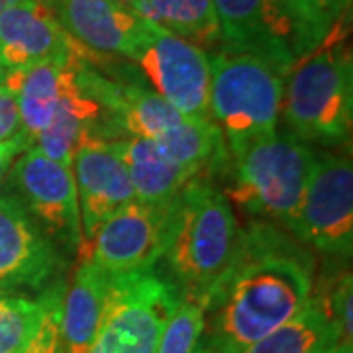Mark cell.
Segmentation results:
<instances>
[{"mask_svg": "<svg viewBox=\"0 0 353 353\" xmlns=\"http://www.w3.org/2000/svg\"><path fill=\"white\" fill-rule=\"evenodd\" d=\"M314 259L269 224L243 232L238 263L216 294L208 347L240 353L281 328L312 296Z\"/></svg>", "mask_w": 353, "mask_h": 353, "instance_id": "obj_1", "label": "cell"}, {"mask_svg": "<svg viewBox=\"0 0 353 353\" xmlns=\"http://www.w3.org/2000/svg\"><path fill=\"white\" fill-rule=\"evenodd\" d=\"M241 241L243 232L226 194L204 179L190 181L176 199L163 255L181 299L208 310L238 263Z\"/></svg>", "mask_w": 353, "mask_h": 353, "instance_id": "obj_2", "label": "cell"}, {"mask_svg": "<svg viewBox=\"0 0 353 353\" xmlns=\"http://www.w3.org/2000/svg\"><path fill=\"white\" fill-rule=\"evenodd\" d=\"M281 114L287 132L326 148L350 143L353 118V63L343 22L285 77Z\"/></svg>", "mask_w": 353, "mask_h": 353, "instance_id": "obj_3", "label": "cell"}, {"mask_svg": "<svg viewBox=\"0 0 353 353\" xmlns=\"http://www.w3.org/2000/svg\"><path fill=\"white\" fill-rule=\"evenodd\" d=\"M283 87L285 75L255 55L222 48L210 53V116L230 159L277 132Z\"/></svg>", "mask_w": 353, "mask_h": 353, "instance_id": "obj_4", "label": "cell"}, {"mask_svg": "<svg viewBox=\"0 0 353 353\" xmlns=\"http://www.w3.org/2000/svg\"><path fill=\"white\" fill-rule=\"evenodd\" d=\"M314 161L316 153L308 143L277 130L232 159L234 187L230 196L250 214L290 230Z\"/></svg>", "mask_w": 353, "mask_h": 353, "instance_id": "obj_5", "label": "cell"}, {"mask_svg": "<svg viewBox=\"0 0 353 353\" xmlns=\"http://www.w3.org/2000/svg\"><path fill=\"white\" fill-rule=\"evenodd\" d=\"M181 303L176 287L153 269L108 275L90 353H155L165 322Z\"/></svg>", "mask_w": 353, "mask_h": 353, "instance_id": "obj_6", "label": "cell"}, {"mask_svg": "<svg viewBox=\"0 0 353 353\" xmlns=\"http://www.w3.org/2000/svg\"><path fill=\"white\" fill-rule=\"evenodd\" d=\"M153 90L185 118L210 116V53L143 20L130 57Z\"/></svg>", "mask_w": 353, "mask_h": 353, "instance_id": "obj_7", "label": "cell"}, {"mask_svg": "<svg viewBox=\"0 0 353 353\" xmlns=\"http://www.w3.org/2000/svg\"><path fill=\"white\" fill-rule=\"evenodd\" d=\"M290 232L334 257L353 250V167L350 155H316Z\"/></svg>", "mask_w": 353, "mask_h": 353, "instance_id": "obj_8", "label": "cell"}, {"mask_svg": "<svg viewBox=\"0 0 353 353\" xmlns=\"http://www.w3.org/2000/svg\"><path fill=\"white\" fill-rule=\"evenodd\" d=\"M16 199L53 243L83 250V228L73 167L59 163L30 145L20 153L10 171Z\"/></svg>", "mask_w": 353, "mask_h": 353, "instance_id": "obj_9", "label": "cell"}, {"mask_svg": "<svg viewBox=\"0 0 353 353\" xmlns=\"http://www.w3.org/2000/svg\"><path fill=\"white\" fill-rule=\"evenodd\" d=\"M176 199L167 204L132 201L118 208L90 241V259L106 275L153 269L167 250Z\"/></svg>", "mask_w": 353, "mask_h": 353, "instance_id": "obj_10", "label": "cell"}, {"mask_svg": "<svg viewBox=\"0 0 353 353\" xmlns=\"http://www.w3.org/2000/svg\"><path fill=\"white\" fill-rule=\"evenodd\" d=\"M222 50L250 53L287 77L303 59L281 0H214Z\"/></svg>", "mask_w": 353, "mask_h": 353, "instance_id": "obj_11", "label": "cell"}, {"mask_svg": "<svg viewBox=\"0 0 353 353\" xmlns=\"http://www.w3.org/2000/svg\"><path fill=\"white\" fill-rule=\"evenodd\" d=\"M79 214L83 228L81 257L90 259V241L99 228L128 202L136 201L122 159V139H87L73 159Z\"/></svg>", "mask_w": 353, "mask_h": 353, "instance_id": "obj_12", "label": "cell"}, {"mask_svg": "<svg viewBox=\"0 0 353 353\" xmlns=\"http://www.w3.org/2000/svg\"><path fill=\"white\" fill-rule=\"evenodd\" d=\"M61 263L55 243L24 204L0 192V294L43 289Z\"/></svg>", "mask_w": 353, "mask_h": 353, "instance_id": "obj_13", "label": "cell"}, {"mask_svg": "<svg viewBox=\"0 0 353 353\" xmlns=\"http://www.w3.org/2000/svg\"><path fill=\"white\" fill-rule=\"evenodd\" d=\"M83 55L43 0H18L0 14V63L6 71L63 63Z\"/></svg>", "mask_w": 353, "mask_h": 353, "instance_id": "obj_14", "label": "cell"}, {"mask_svg": "<svg viewBox=\"0 0 353 353\" xmlns=\"http://www.w3.org/2000/svg\"><path fill=\"white\" fill-rule=\"evenodd\" d=\"M55 20L85 50L132 57L143 20L114 0H43Z\"/></svg>", "mask_w": 353, "mask_h": 353, "instance_id": "obj_15", "label": "cell"}, {"mask_svg": "<svg viewBox=\"0 0 353 353\" xmlns=\"http://www.w3.org/2000/svg\"><path fill=\"white\" fill-rule=\"evenodd\" d=\"M81 63L83 55H77L63 63H39L28 69L6 71L4 83L16 92L22 134L30 145L48 128L65 92L73 87Z\"/></svg>", "mask_w": 353, "mask_h": 353, "instance_id": "obj_16", "label": "cell"}, {"mask_svg": "<svg viewBox=\"0 0 353 353\" xmlns=\"http://www.w3.org/2000/svg\"><path fill=\"white\" fill-rule=\"evenodd\" d=\"M83 63L79 67L77 81L73 83V87L65 92L48 128L32 143L48 157L69 167H73L77 150L87 139H106L102 138L99 132L102 112L106 108L85 85L81 77Z\"/></svg>", "mask_w": 353, "mask_h": 353, "instance_id": "obj_17", "label": "cell"}, {"mask_svg": "<svg viewBox=\"0 0 353 353\" xmlns=\"http://www.w3.org/2000/svg\"><path fill=\"white\" fill-rule=\"evenodd\" d=\"M108 275L92 259H83L61 299V350L90 353L101 326Z\"/></svg>", "mask_w": 353, "mask_h": 353, "instance_id": "obj_18", "label": "cell"}, {"mask_svg": "<svg viewBox=\"0 0 353 353\" xmlns=\"http://www.w3.org/2000/svg\"><path fill=\"white\" fill-rule=\"evenodd\" d=\"M153 141L165 159L190 179L218 173L230 159L224 136L212 118H185Z\"/></svg>", "mask_w": 353, "mask_h": 353, "instance_id": "obj_19", "label": "cell"}, {"mask_svg": "<svg viewBox=\"0 0 353 353\" xmlns=\"http://www.w3.org/2000/svg\"><path fill=\"white\" fill-rule=\"evenodd\" d=\"M338 345H343L338 322L320 296H310L289 322L240 353H328Z\"/></svg>", "mask_w": 353, "mask_h": 353, "instance_id": "obj_20", "label": "cell"}, {"mask_svg": "<svg viewBox=\"0 0 353 353\" xmlns=\"http://www.w3.org/2000/svg\"><path fill=\"white\" fill-rule=\"evenodd\" d=\"M130 10L204 51L222 46L214 0H136Z\"/></svg>", "mask_w": 353, "mask_h": 353, "instance_id": "obj_21", "label": "cell"}, {"mask_svg": "<svg viewBox=\"0 0 353 353\" xmlns=\"http://www.w3.org/2000/svg\"><path fill=\"white\" fill-rule=\"evenodd\" d=\"M122 159L132 179L136 201L143 204H167L175 201L190 179L169 159H165L153 139H122Z\"/></svg>", "mask_w": 353, "mask_h": 353, "instance_id": "obj_22", "label": "cell"}, {"mask_svg": "<svg viewBox=\"0 0 353 353\" xmlns=\"http://www.w3.org/2000/svg\"><path fill=\"white\" fill-rule=\"evenodd\" d=\"M106 108L116 114L118 124L130 132L132 138L157 139L185 120V116L163 97L139 85L110 83Z\"/></svg>", "mask_w": 353, "mask_h": 353, "instance_id": "obj_23", "label": "cell"}, {"mask_svg": "<svg viewBox=\"0 0 353 353\" xmlns=\"http://www.w3.org/2000/svg\"><path fill=\"white\" fill-rule=\"evenodd\" d=\"M51 290L38 301L0 294V353H18L38 330L48 310Z\"/></svg>", "mask_w": 353, "mask_h": 353, "instance_id": "obj_24", "label": "cell"}, {"mask_svg": "<svg viewBox=\"0 0 353 353\" xmlns=\"http://www.w3.org/2000/svg\"><path fill=\"white\" fill-rule=\"evenodd\" d=\"M281 4L294 26L303 57L318 50L334 28L343 22L334 20L326 0H281Z\"/></svg>", "mask_w": 353, "mask_h": 353, "instance_id": "obj_25", "label": "cell"}, {"mask_svg": "<svg viewBox=\"0 0 353 353\" xmlns=\"http://www.w3.org/2000/svg\"><path fill=\"white\" fill-rule=\"evenodd\" d=\"M204 326H206L204 306L181 299V303L176 304L169 320L165 322L155 353H194L201 343Z\"/></svg>", "mask_w": 353, "mask_h": 353, "instance_id": "obj_26", "label": "cell"}, {"mask_svg": "<svg viewBox=\"0 0 353 353\" xmlns=\"http://www.w3.org/2000/svg\"><path fill=\"white\" fill-rule=\"evenodd\" d=\"M61 290H51L48 310L39 322L38 330L18 353H63L61 350Z\"/></svg>", "mask_w": 353, "mask_h": 353, "instance_id": "obj_27", "label": "cell"}, {"mask_svg": "<svg viewBox=\"0 0 353 353\" xmlns=\"http://www.w3.org/2000/svg\"><path fill=\"white\" fill-rule=\"evenodd\" d=\"M326 308L330 310V314L334 316V320L338 322L341 332V343L343 345H352L353 338V328H352V301H353V290H352V273L350 269L340 273V277L336 279V285L324 292V294H318Z\"/></svg>", "mask_w": 353, "mask_h": 353, "instance_id": "obj_28", "label": "cell"}, {"mask_svg": "<svg viewBox=\"0 0 353 353\" xmlns=\"http://www.w3.org/2000/svg\"><path fill=\"white\" fill-rule=\"evenodd\" d=\"M22 134V118L16 92L6 83H0V141Z\"/></svg>", "mask_w": 353, "mask_h": 353, "instance_id": "obj_29", "label": "cell"}, {"mask_svg": "<svg viewBox=\"0 0 353 353\" xmlns=\"http://www.w3.org/2000/svg\"><path fill=\"white\" fill-rule=\"evenodd\" d=\"M28 148H30V141L24 134H18L16 138L6 139V141H0V183L10 173V167L16 161V157Z\"/></svg>", "mask_w": 353, "mask_h": 353, "instance_id": "obj_30", "label": "cell"}, {"mask_svg": "<svg viewBox=\"0 0 353 353\" xmlns=\"http://www.w3.org/2000/svg\"><path fill=\"white\" fill-rule=\"evenodd\" d=\"M326 4L336 22L345 20V16H350V10H352V0H326Z\"/></svg>", "mask_w": 353, "mask_h": 353, "instance_id": "obj_31", "label": "cell"}, {"mask_svg": "<svg viewBox=\"0 0 353 353\" xmlns=\"http://www.w3.org/2000/svg\"><path fill=\"white\" fill-rule=\"evenodd\" d=\"M328 353H353V347H350V345H338V347H334Z\"/></svg>", "mask_w": 353, "mask_h": 353, "instance_id": "obj_32", "label": "cell"}, {"mask_svg": "<svg viewBox=\"0 0 353 353\" xmlns=\"http://www.w3.org/2000/svg\"><path fill=\"white\" fill-rule=\"evenodd\" d=\"M18 0H0V14L4 12L6 8H10L12 4H16Z\"/></svg>", "mask_w": 353, "mask_h": 353, "instance_id": "obj_33", "label": "cell"}, {"mask_svg": "<svg viewBox=\"0 0 353 353\" xmlns=\"http://www.w3.org/2000/svg\"><path fill=\"white\" fill-rule=\"evenodd\" d=\"M114 2H118V4H122V6H126V8H132V4H134L136 0H114Z\"/></svg>", "mask_w": 353, "mask_h": 353, "instance_id": "obj_34", "label": "cell"}, {"mask_svg": "<svg viewBox=\"0 0 353 353\" xmlns=\"http://www.w3.org/2000/svg\"><path fill=\"white\" fill-rule=\"evenodd\" d=\"M194 353H214V352H212V350H210L208 345H199V347H196V352H194Z\"/></svg>", "mask_w": 353, "mask_h": 353, "instance_id": "obj_35", "label": "cell"}, {"mask_svg": "<svg viewBox=\"0 0 353 353\" xmlns=\"http://www.w3.org/2000/svg\"><path fill=\"white\" fill-rule=\"evenodd\" d=\"M4 79H6V69L0 63V83H4Z\"/></svg>", "mask_w": 353, "mask_h": 353, "instance_id": "obj_36", "label": "cell"}]
</instances>
